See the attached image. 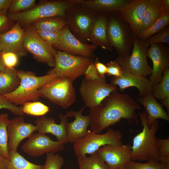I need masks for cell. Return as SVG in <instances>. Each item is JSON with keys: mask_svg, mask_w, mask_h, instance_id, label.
I'll use <instances>...</instances> for the list:
<instances>
[{"mask_svg": "<svg viewBox=\"0 0 169 169\" xmlns=\"http://www.w3.org/2000/svg\"><path fill=\"white\" fill-rule=\"evenodd\" d=\"M141 109L139 104L128 94L114 91L99 105L90 109V131L99 133L122 119H125L130 124L138 125L139 119L136 112Z\"/></svg>", "mask_w": 169, "mask_h": 169, "instance_id": "cell-1", "label": "cell"}, {"mask_svg": "<svg viewBox=\"0 0 169 169\" xmlns=\"http://www.w3.org/2000/svg\"><path fill=\"white\" fill-rule=\"evenodd\" d=\"M82 0L43 1L31 8L18 13L7 14L13 21L25 28L38 20L49 17L65 18L66 11L71 7L80 4Z\"/></svg>", "mask_w": 169, "mask_h": 169, "instance_id": "cell-2", "label": "cell"}, {"mask_svg": "<svg viewBox=\"0 0 169 169\" xmlns=\"http://www.w3.org/2000/svg\"><path fill=\"white\" fill-rule=\"evenodd\" d=\"M139 115L142 129L133 139L131 160L147 162L151 160H159V146L156 133L159 127V120L156 121L149 128L146 111L139 112Z\"/></svg>", "mask_w": 169, "mask_h": 169, "instance_id": "cell-3", "label": "cell"}, {"mask_svg": "<svg viewBox=\"0 0 169 169\" xmlns=\"http://www.w3.org/2000/svg\"><path fill=\"white\" fill-rule=\"evenodd\" d=\"M17 74L20 79L19 86L12 92L3 95L16 105L37 100L41 97L39 90L41 87L57 77L53 73L38 76L32 72L23 70H17Z\"/></svg>", "mask_w": 169, "mask_h": 169, "instance_id": "cell-4", "label": "cell"}, {"mask_svg": "<svg viewBox=\"0 0 169 169\" xmlns=\"http://www.w3.org/2000/svg\"><path fill=\"white\" fill-rule=\"evenodd\" d=\"M107 34L109 43L116 50L118 57H129L131 53L134 37L129 25L118 12L108 15Z\"/></svg>", "mask_w": 169, "mask_h": 169, "instance_id": "cell-5", "label": "cell"}, {"mask_svg": "<svg viewBox=\"0 0 169 169\" xmlns=\"http://www.w3.org/2000/svg\"><path fill=\"white\" fill-rule=\"evenodd\" d=\"M73 81L70 79L58 77L44 84L39 90L40 97L65 109L75 101Z\"/></svg>", "mask_w": 169, "mask_h": 169, "instance_id": "cell-6", "label": "cell"}, {"mask_svg": "<svg viewBox=\"0 0 169 169\" xmlns=\"http://www.w3.org/2000/svg\"><path fill=\"white\" fill-rule=\"evenodd\" d=\"M93 61L92 59L55 49L54 66L47 74L53 73L57 77H65L74 81L77 78L84 75L86 69Z\"/></svg>", "mask_w": 169, "mask_h": 169, "instance_id": "cell-7", "label": "cell"}, {"mask_svg": "<svg viewBox=\"0 0 169 169\" xmlns=\"http://www.w3.org/2000/svg\"><path fill=\"white\" fill-rule=\"evenodd\" d=\"M97 14L79 4L69 8L65 18L71 33L80 41L87 43Z\"/></svg>", "mask_w": 169, "mask_h": 169, "instance_id": "cell-8", "label": "cell"}, {"mask_svg": "<svg viewBox=\"0 0 169 169\" xmlns=\"http://www.w3.org/2000/svg\"><path fill=\"white\" fill-rule=\"evenodd\" d=\"M122 134L119 131L108 128L104 134L90 131L84 137L73 144V150L77 157L92 154L101 147L106 145L123 144Z\"/></svg>", "mask_w": 169, "mask_h": 169, "instance_id": "cell-9", "label": "cell"}, {"mask_svg": "<svg viewBox=\"0 0 169 169\" xmlns=\"http://www.w3.org/2000/svg\"><path fill=\"white\" fill-rule=\"evenodd\" d=\"M150 45L146 39L135 37L130 56L127 58L118 57L116 60L123 69L132 73L144 77L150 76L152 68L149 64L147 59V51Z\"/></svg>", "mask_w": 169, "mask_h": 169, "instance_id": "cell-10", "label": "cell"}, {"mask_svg": "<svg viewBox=\"0 0 169 169\" xmlns=\"http://www.w3.org/2000/svg\"><path fill=\"white\" fill-rule=\"evenodd\" d=\"M25 28L23 45L26 50L38 61L54 67L55 49L51 44L39 37L32 24Z\"/></svg>", "mask_w": 169, "mask_h": 169, "instance_id": "cell-11", "label": "cell"}, {"mask_svg": "<svg viewBox=\"0 0 169 169\" xmlns=\"http://www.w3.org/2000/svg\"><path fill=\"white\" fill-rule=\"evenodd\" d=\"M79 90L85 106L90 109L100 104L111 93L117 90V87L107 83L105 77L93 80L84 78L81 81Z\"/></svg>", "mask_w": 169, "mask_h": 169, "instance_id": "cell-12", "label": "cell"}, {"mask_svg": "<svg viewBox=\"0 0 169 169\" xmlns=\"http://www.w3.org/2000/svg\"><path fill=\"white\" fill-rule=\"evenodd\" d=\"M63 144L52 140L45 134L33 133L21 147L22 151L28 155L39 157L45 153L56 152L64 150Z\"/></svg>", "mask_w": 169, "mask_h": 169, "instance_id": "cell-13", "label": "cell"}, {"mask_svg": "<svg viewBox=\"0 0 169 169\" xmlns=\"http://www.w3.org/2000/svg\"><path fill=\"white\" fill-rule=\"evenodd\" d=\"M53 47L69 54L92 59L97 46L80 41L71 33L67 25L62 31L58 44Z\"/></svg>", "mask_w": 169, "mask_h": 169, "instance_id": "cell-14", "label": "cell"}, {"mask_svg": "<svg viewBox=\"0 0 169 169\" xmlns=\"http://www.w3.org/2000/svg\"><path fill=\"white\" fill-rule=\"evenodd\" d=\"M132 150L129 145H106L96 151L98 158L107 166L109 169H114L124 166L131 160Z\"/></svg>", "mask_w": 169, "mask_h": 169, "instance_id": "cell-15", "label": "cell"}, {"mask_svg": "<svg viewBox=\"0 0 169 169\" xmlns=\"http://www.w3.org/2000/svg\"><path fill=\"white\" fill-rule=\"evenodd\" d=\"M147 51V57L153 63L152 73L149 80L152 86L161 80L163 72L169 65V48L164 44H151Z\"/></svg>", "mask_w": 169, "mask_h": 169, "instance_id": "cell-16", "label": "cell"}, {"mask_svg": "<svg viewBox=\"0 0 169 169\" xmlns=\"http://www.w3.org/2000/svg\"><path fill=\"white\" fill-rule=\"evenodd\" d=\"M148 0H133L118 12L131 27L134 37L143 31V22Z\"/></svg>", "mask_w": 169, "mask_h": 169, "instance_id": "cell-17", "label": "cell"}, {"mask_svg": "<svg viewBox=\"0 0 169 169\" xmlns=\"http://www.w3.org/2000/svg\"><path fill=\"white\" fill-rule=\"evenodd\" d=\"M37 131L35 125L25 122L23 116L9 120L7 127L8 148L9 151H17L20 143Z\"/></svg>", "mask_w": 169, "mask_h": 169, "instance_id": "cell-18", "label": "cell"}, {"mask_svg": "<svg viewBox=\"0 0 169 169\" xmlns=\"http://www.w3.org/2000/svg\"><path fill=\"white\" fill-rule=\"evenodd\" d=\"M25 29L17 22L9 30L0 34L2 52L13 53L19 58L27 55V51L23 45Z\"/></svg>", "mask_w": 169, "mask_h": 169, "instance_id": "cell-19", "label": "cell"}, {"mask_svg": "<svg viewBox=\"0 0 169 169\" xmlns=\"http://www.w3.org/2000/svg\"><path fill=\"white\" fill-rule=\"evenodd\" d=\"M85 106L77 111L70 110L65 114L68 117H74V120L68 122L66 127L67 142L74 144L86 136L90 131L87 129L91 122L90 116L83 115Z\"/></svg>", "mask_w": 169, "mask_h": 169, "instance_id": "cell-20", "label": "cell"}, {"mask_svg": "<svg viewBox=\"0 0 169 169\" xmlns=\"http://www.w3.org/2000/svg\"><path fill=\"white\" fill-rule=\"evenodd\" d=\"M110 83L118 86L121 92L127 88L136 87L139 90L138 95L141 98L151 93L153 86L146 77L134 74L123 69L122 76L119 77H112Z\"/></svg>", "mask_w": 169, "mask_h": 169, "instance_id": "cell-21", "label": "cell"}, {"mask_svg": "<svg viewBox=\"0 0 169 169\" xmlns=\"http://www.w3.org/2000/svg\"><path fill=\"white\" fill-rule=\"evenodd\" d=\"M60 124H57L53 117L42 116L35 121L38 133L46 134L50 133L55 136L57 141L64 144L67 143L66 127L68 122L66 115L60 114L59 115Z\"/></svg>", "mask_w": 169, "mask_h": 169, "instance_id": "cell-22", "label": "cell"}, {"mask_svg": "<svg viewBox=\"0 0 169 169\" xmlns=\"http://www.w3.org/2000/svg\"><path fill=\"white\" fill-rule=\"evenodd\" d=\"M108 15L97 13L90 32L88 42L103 49L112 51L107 34Z\"/></svg>", "mask_w": 169, "mask_h": 169, "instance_id": "cell-23", "label": "cell"}, {"mask_svg": "<svg viewBox=\"0 0 169 169\" xmlns=\"http://www.w3.org/2000/svg\"><path fill=\"white\" fill-rule=\"evenodd\" d=\"M133 0H82L80 4L96 13L109 15L118 12Z\"/></svg>", "mask_w": 169, "mask_h": 169, "instance_id": "cell-24", "label": "cell"}, {"mask_svg": "<svg viewBox=\"0 0 169 169\" xmlns=\"http://www.w3.org/2000/svg\"><path fill=\"white\" fill-rule=\"evenodd\" d=\"M139 101L146 109L147 124L149 128L159 119L169 121L168 114L164 110L162 105L157 101L151 93L141 98Z\"/></svg>", "mask_w": 169, "mask_h": 169, "instance_id": "cell-25", "label": "cell"}, {"mask_svg": "<svg viewBox=\"0 0 169 169\" xmlns=\"http://www.w3.org/2000/svg\"><path fill=\"white\" fill-rule=\"evenodd\" d=\"M169 13V0H148L143 22V31Z\"/></svg>", "mask_w": 169, "mask_h": 169, "instance_id": "cell-26", "label": "cell"}, {"mask_svg": "<svg viewBox=\"0 0 169 169\" xmlns=\"http://www.w3.org/2000/svg\"><path fill=\"white\" fill-rule=\"evenodd\" d=\"M17 71L14 68L6 67L0 71V95L9 93L19 86L20 79Z\"/></svg>", "mask_w": 169, "mask_h": 169, "instance_id": "cell-27", "label": "cell"}, {"mask_svg": "<svg viewBox=\"0 0 169 169\" xmlns=\"http://www.w3.org/2000/svg\"><path fill=\"white\" fill-rule=\"evenodd\" d=\"M37 30L61 32L67 25L65 18L53 17L42 19L32 24Z\"/></svg>", "mask_w": 169, "mask_h": 169, "instance_id": "cell-28", "label": "cell"}, {"mask_svg": "<svg viewBox=\"0 0 169 169\" xmlns=\"http://www.w3.org/2000/svg\"><path fill=\"white\" fill-rule=\"evenodd\" d=\"M8 169H42L43 165L33 163L25 159L17 151H9Z\"/></svg>", "mask_w": 169, "mask_h": 169, "instance_id": "cell-29", "label": "cell"}, {"mask_svg": "<svg viewBox=\"0 0 169 169\" xmlns=\"http://www.w3.org/2000/svg\"><path fill=\"white\" fill-rule=\"evenodd\" d=\"M9 119L7 113L0 114V155L8 161L7 127Z\"/></svg>", "mask_w": 169, "mask_h": 169, "instance_id": "cell-30", "label": "cell"}, {"mask_svg": "<svg viewBox=\"0 0 169 169\" xmlns=\"http://www.w3.org/2000/svg\"><path fill=\"white\" fill-rule=\"evenodd\" d=\"M151 94L156 99L161 100L169 97V66L164 70L161 81L152 86Z\"/></svg>", "mask_w": 169, "mask_h": 169, "instance_id": "cell-31", "label": "cell"}, {"mask_svg": "<svg viewBox=\"0 0 169 169\" xmlns=\"http://www.w3.org/2000/svg\"><path fill=\"white\" fill-rule=\"evenodd\" d=\"M76 157L79 169H109L98 158L96 152L88 157L84 155Z\"/></svg>", "mask_w": 169, "mask_h": 169, "instance_id": "cell-32", "label": "cell"}, {"mask_svg": "<svg viewBox=\"0 0 169 169\" xmlns=\"http://www.w3.org/2000/svg\"><path fill=\"white\" fill-rule=\"evenodd\" d=\"M169 13L159 18L151 26L143 30L140 34L137 37L142 39H146L169 25Z\"/></svg>", "mask_w": 169, "mask_h": 169, "instance_id": "cell-33", "label": "cell"}, {"mask_svg": "<svg viewBox=\"0 0 169 169\" xmlns=\"http://www.w3.org/2000/svg\"><path fill=\"white\" fill-rule=\"evenodd\" d=\"M23 113L35 116H43L50 110L49 108L39 101L28 102L22 106Z\"/></svg>", "mask_w": 169, "mask_h": 169, "instance_id": "cell-34", "label": "cell"}, {"mask_svg": "<svg viewBox=\"0 0 169 169\" xmlns=\"http://www.w3.org/2000/svg\"><path fill=\"white\" fill-rule=\"evenodd\" d=\"M126 169H163V164L159 160H151L145 163L130 160L125 165Z\"/></svg>", "mask_w": 169, "mask_h": 169, "instance_id": "cell-35", "label": "cell"}, {"mask_svg": "<svg viewBox=\"0 0 169 169\" xmlns=\"http://www.w3.org/2000/svg\"><path fill=\"white\" fill-rule=\"evenodd\" d=\"M64 163L63 157L59 154L46 153L45 163L42 169H61Z\"/></svg>", "mask_w": 169, "mask_h": 169, "instance_id": "cell-36", "label": "cell"}, {"mask_svg": "<svg viewBox=\"0 0 169 169\" xmlns=\"http://www.w3.org/2000/svg\"><path fill=\"white\" fill-rule=\"evenodd\" d=\"M35 0H12L8 11L13 13L28 10L35 5Z\"/></svg>", "mask_w": 169, "mask_h": 169, "instance_id": "cell-37", "label": "cell"}, {"mask_svg": "<svg viewBox=\"0 0 169 169\" xmlns=\"http://www.w3.org/2000/svg\"><path fill=\"white\" fill-rule=\"evenodd\" d=\"M150 45L156 44H169V27L166 26L161 31L146 39Z\"/></svg>", "mask_w": 169, "mask_h": 169, "instance_id": "cell-38", "label": "cell"}, {"mask_svg": "<svg viewBox=\"0 0 169 169\" xmlns=\"http://www.w3.org/2000/svg\"><path fill=\"white\" fill-rule=\"evenodd\" d=\"M36 30L38 35L41 38L51 44L53 47L58 44L62 32H54L42 30Z\"/></svg>", "mask_w": 169, "mask_h": 169, "instance_id": "cell-39", "label": "cell"}, {"mask_svg": "<svg viewBox=\"0 0 169 169\" xmlns=\"http://www.w3.org/2000/svg\"><path fill=\"white\" fill-rule=\"evenodd\" d=\"M5 109L15 115L23 116L24 115L22 107H18L7 100L3 95H0V110Z\"/></svg>", "mask_w": 169, "mask_h": 169, "instance_id": "cell-40", "label": "cell"}, {"mask_svg": "<svg viewBox=\"0 0 169 169\" xmlns=\"http://www.w3.org/2000/svg\"><path fill=\"white\" fill-rule=\"evenodd\" d=\"M105 65L107 68L106 75L108 76H112L117 77L122 76L123 69L116 60L111 61Z\"/></svg>", "mask_w": 169, "mask_h": 169, "instance_id": "cell-41", "label": "cell"}, {"mask_svg": "<svg viewBox=\"0 0 169 169\" xmlns=\"http://www.w3.org/2000/svg\"><path fill=\"white\" fill-rule=\"evenodd\" d=\"M2 57L6 67L14 68L18 64L19 58L13 53L2 52Z\"/></svg>", "mask_w": 169, "mask_h": 169, "instance_id": "cell-42", "label": "cell"}, {"mask_svg": "<svg viewBox=\"0 0 169 169\" xmlns=\"http://www.w3.org/2000/svg\"><path fill=\"white\" fill-rule=\"evenodd\" d=\"M13 22L8 18L7 12H0V34L10 29L13 26Z\"/></svg>", "mask_w": 169, "mask_h": 169, "instance_id": "cell-43", "label": "cell"}, {"mask_svg": "<svg viewBox=\"0 0 169 169\" xmlns=\"http://www.w3.org/2000/svg\"><path fill=\"white\" fill-rule=\"evenodd\" d=\"M157 141L159 146V158L169 156V138H159Z\"/></svg>", "mask_w": 169, "mask_h": 169, "instance_id": "cell-44", "label": "cell"}, {"mask_svg": "<svg viewBox=\"0 0 169 169\" xmlns=\"http://www.w3.org/2000/svg\"><path fill=\"white\" fill-rule=\"evenodd\" d=\"M85 78L88 80H95L100 78L93 61L85 70Z\"/></svg>", "mask_w": 169, "mask_h": 169, "instance_id": "cell-45", "label": "cell"}, {"mask_svg": "<svg viewBox=\"0 0 169 169\" xmlns=\"http://www.w3.org/2000/svg\"><path fill=\"white\" fill-rule=\"evenodd\" d=\"M94 63L100 77L105 78L107 71V68L105 64L100 62L97 57L94 60Z\"/></svg>", "mask_w": 169, "mask_h": 169, "instance_id": "cell-46", "label": "cell"}, {"mask_svg": "<svg viewBox=\"0 0 169 169\" xmlns=\"http://www.w3.org/2000/svg\"><path fill=\"white\" fill-rule=\"evenodd\" d=\"M12 0H0V12H7Z\"/></svg>", "mask_w": 169, "mask_h": 169, "instance_id": "cell-47", "label": "cell"}, {"mask_svg": "<svg viewBox=\"0 0 169 169\" xmlns=\"http://www.w3.org/2000/svg\"><path fill=\"white\" fill-rule=\"evenodd\" d=\"M159 160L163 164V169H169V156L159 157Z\"/></svg>", "mask_w": 169, "mask_h": 169, "instance_id": "cell-48", "label": "cell"}, {"mask_svg": "<svg viewBox=\"0 0 169 169\" xmlns=\"http://www.w3.org/2000/svg\"><path fill=\"white\" fill-rule=\"evenodd\" d=\"M9 161L0 155V169H8Z\"/></svg>", "mask_w": 169, "mask_h": 169, "instance_id": "cell-49", "label": "cell"}, {"mask_svg": "<svg viewBox=\"0 0 169 169\" xmlns=\"http://www.w3.org/2000/svg\"><path fill=\"white\" fill-rule=\"evenodd\" d=\"M161 102L163 105L164 106L167 110V113H169V97L166 98L163 100H161Z\"/></svg>", "mask_w": 169, "mask_h": 169, "instance_id": "cell-50", "label": "cell"}, {"mask_svg": "<svg viewBox=\"0 0 169 169\" xmlns=\"http://www.w3.org/2000/svg\"><path fill=\"white\" fill-rule=\"evenodd\" d=\"M2 53V52L0 51V71L6 68L3 59Z\"/></svg>", "mask_w": 169, "mask_h": 169, "instance_id": "cell-51", "label": "cell"}, {"mask_svg": "<svg viewBox=\"0 0 169 169\" xmlns=\"http://www.w3.org/2000/svg\"><path fill=\"white\" fill-rule=\"evenodd\" d=\"M114 169H126L124 166H122Z\"/></svg>", "mask_w": 169, "mask_h": 169, "instance_id": "cell-52", "label": "cell"}, {"mask_svg": "<svg viewBox=\"0 0 169 169\" xmlns=\"http://www.w3.org/2000/svg\"><path fill=\"white\" fill-rule=\"evenodd\" d=\"M0 51L2 52V46L1 45L0 40Z\"/></svg>", "mask_w": 169, "mask_h": 169, "instance_id": "cell-53", "label": "cell"}, {"mask_svg": "<svg viewBox=\"0 0 169 169\" xmlns=\"http://www.w3.org/2000/svg\"><path fill=\"white\" fill-rule=\"evenodd\" d=\"M65 169H73L71 168H66Z\"/></svg>", "mask_w": 169, "mask_h": 169, "instance_id": "cell-54", "label": "cell"}]
</instances>
